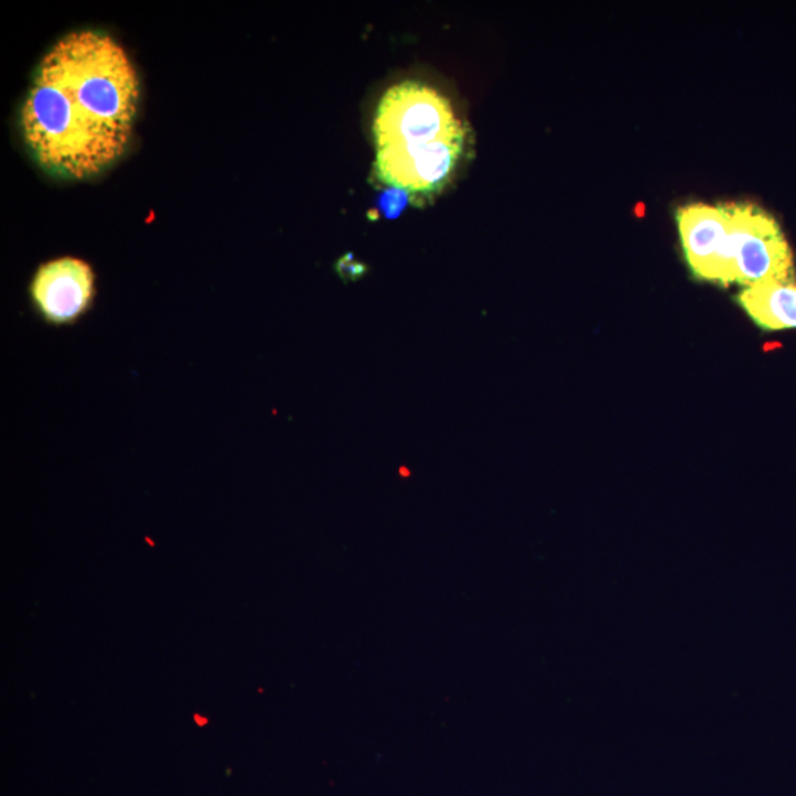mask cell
Masks as SVG:
<instances>
[{
    "label": "cell",
    "instance_id": "obj_1",
    "mask_svg": "<svg viewBox=\"0 0 796 796\" xmlns=\"http://www.w3.org/2000/svg\"><path fill=\"white\" fill-rule=\"evenodd\" d=\"M138 99L137 69L112 37L69 33L33 74L21 108L25 146L46 172L95 176L126 151Z\"/></svg>",
    "mask_w": 796,
    "mask_h": 796
},
{
    "label": "cell",
    "instance_id": "obj_2",
    "mask_svg": "<svg viewBox=\"0 0 796 796\" xmlns=\"http://www.w3.org/2000/svg\"><path fill=\"white\" fill-rule=\"evenodd\" d=\"M374 131L376 174L410 195L443 186L456 168L465 138L449 100L418 82L389 87L380 99Z\"/></svg>",
    "mask_w": 796,
    "mask_h": 796
},
{
    "label": "cell",
    "instance_id": "obj_3",
    "mask_svg": "<svg viewBox=\"0 0 796 796\" xmlns=\"http://www.w3.org/2000/svg\"><path fill=\"white\" fill-rule=\"evenodd\" d=\"M725 234L714 283L723 288L794 282V260L785 235L767 212L751 203L721 204Z\"/></svg>",
    "mask_w": 796,
    "mask_h": 796
},
{
    "label": "cell",
    "instance_id": "obj_4",
    "mask_svg": "<svg viewBox=\"0 0 796 796\" xmlns=\"http://www.w3.org/2000/svg\"><path fill=\"white\" fill-rule=\"evenodd\" d=\"M95 272L77 257H60L43 262L30 282V300L43 321L67 326L85 316L94 304Z\"/></svg>",
    "mask_w": 796,
    "mask_h": 796
},
{
    "label": "cell",
    "instance_id": "obj_5",
    "mask_svg": "<svg viewBox=\"0 0 796 796\" xmlns=\"http://www.w3.org/2000/svg\"><path fill=\"white\" fill-rule=\"evenodd\" d=\"M686 261L695 277L714 282L717 258L725 234V216L719 205L692 204L676 214Z\"/></svg>",
    "mask_w": 796,
    "mask_h": 796
},
{
    "label": "cell",
    "instance_id": "obj_6",
    "mask_svg": "<svg viewBox=\"0 0 796 796\" xmlns=\"http://www.w3.org/2000/svg\"><path fill=\"white\" fill-rule=\"evenodd\" d=\"M747 316L765 331L796 327V286L794 282L760 283L738 295Z\"/></svg>",
    "mask_w": 796,
    "mask_h": 796
},
{
    "label": "cell",
    "instance_id": "obj_7",
    "mask_svg": "<svg viewBox=\"0 0 796 796\" xmlns=\"http://www.w3.org/2000/svg\"><path fill=\"white\" fill-rule=\"evenodd\" d=\"M410 194L408 191L401 190V187L389 186L384 192H380L376 205L385 218H397L405 208L408 207Z\"/></svg>",
    "mask_w": 796,
    "mask_h": 796
},
{
    "label": "cell",
    "instance_id": "obj_8",
    "mask_svg": "<svg viewBox=\"0 0 796 796\" xmlns=\"http://www.w3.org/2000/svg\"><path fill=\"white\" fill-rule=\"evenodd\" d=\"M336 272L340 273V277L343 278L344 281H358V279L365 277L367 266L354 260L352 254H347V256H344L336 262Z\"/></svg>",
    "mask_w": 796,
    "mask_h": 796
}]
</instances>
